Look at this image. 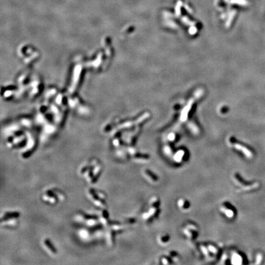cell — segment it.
<instances>
[{
	"mask_svg": "<svg viewBox=\"0 0 265 265\" xmlns=\"http://www.w3.org/2000/svg\"><path fill=\"white\" fill-rule=\"evenodd\" d=\"M197 226L195 225L189 224L184 229V233L189 239H193L197 237Z\"/></svg>",
	"mask_w": 265,
	"mask_h": 265,
	"instance_id": "1",
	"label": "cell"
},
{
	"mask_svg": "<svg viewBox=\"0 0 265 265\" xmlns=\"http://www.w3.org/2000/svg\"><path fill=\"white\" fill-rule=\"evenodd\" d=\"M220 212L225 215L226 218L231 219L235 215V212L231 206L227 203H225L220 206Z\"/></svg>",
	"mask_w": 265,
	"mask_h": 265,
	"instance_id": "2",
	"label": "cell"
},
{
	"mask_svg": "<svg viewBox=\"0 0 265 265\" xmlns=\"http://www.w3.org/2000/svg\"><path fill=\"white\" fill-rule=\"evenodd\" d=\"M229 143H230V145H231L235 149L239 150V151H241L248 158H251L252 157V153L251 152L249 149H247L245 147L243 146L242 145L239 144L238 143H233V142H231V141H229Z\"/></svg>",
	"mask_w": 265,
	"mask_h": 265,
	"instance_id": "3",
	"label": "cell"
},
{
	"mask_svg": "<svg viewBox=\"0 0 265 265\" xmlns=\"http://www.w3.org/2000/svg\"><path fill=\"white\" fill-rule=\"evenodd\" d=\"M177 205L182 211H186L190 208V203L184 199H179L177 202Z\"/></svg>",
	"mask_w": 265,
	"mask_h": 265,
	"instance_id": "4",
	"label": "cell"
},
{
	"mask_svg": "<svg viewBox=\"0 0 265 265\" xmlns=\"http://www.w3.org/2000/svg\"><path fill=\"white\" fill-rule=\"evenodd\" d=\"M185 155H186V152L184 150H179L174 155L173 159L176 163H181V161L184 159Z\"/></svg>",
	"mask_w": 265,
	"mask_h": 265,
	"instance_id": "5",
	"label": "cell"
},
{
	"mask_svg": "<svg viewBox=\"0 0 265 265\" xmlns=\"http://www.w3.org/2000/svg\"><path fill=\"white\" fill-rule=\"evenodd\" d=\"M144 172L147 179L149 181H150V182L154 184L157 183L158 177H157L156 176H155L152 172H151V171H150L148 170V169H146Z\"/></svg>",
	"mask_w": 265,
	"mask_h": 265,
	"instance_id": "6",
	"label": "cell"
},
{
	"mask_svg": "<svg viewBox=\"0 0 265 265\" xmlns=\"http://www.w3.org/2000/svg\"><path fill=\"white\" fill-rule=\"evenodd\" d=\"M169 240H170V238H169V235H166V234L160 235L158 238L159 244L161 245H166L169 242Z\"/></svg>",
	"mask_w": 265,
	"mask_h": 265,
	"instance_id": "7",
	"label": "cell"
},
{
	"mask_svg": "<svg viewBox=\"0 0 265 265\" xmlns=\"http://www.w3.org/2000/svg\"><path fill=\"white\" fill-rule=\"evenodd\" d=\"M241 257H240L239 254L234 253L232 255V263L233 264H240L241 263Z\"/></svg>",
	"mask_w": 265,
	"mask_h": 265,
	"instance_id": "8",
	"label": "cell"
}]
</instances>
